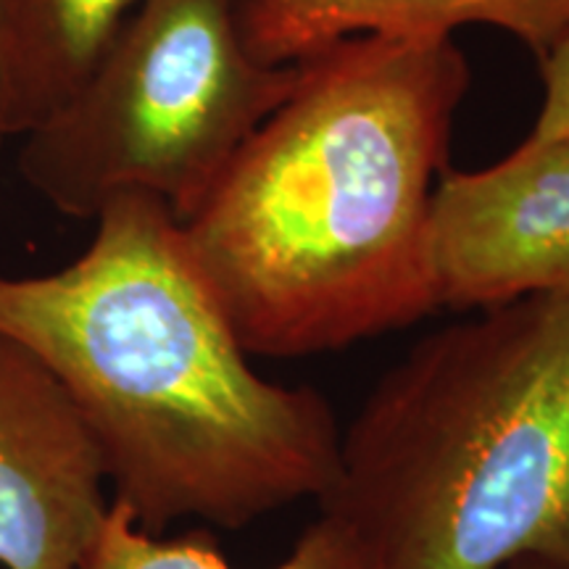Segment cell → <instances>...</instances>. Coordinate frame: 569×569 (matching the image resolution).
Returning <instances> with one entry per match:
<instances>
[{"label": "cell", "instance_id": "obj_1", "mask_svg": "<svg viewBox=\"0 0 569 569\" xmlns=\"http://www.w3.org/2000/svg\"><path fill=\"white\" fill-rule=\"evenodd\" d=\"M467 90L451 38L356 34L301 61L180 222L248 353L338 351L440 309L432 198Z\"/></svg>", "mask_w": 569, "mask_h": 569}, {"label": "cell", "instance_id": "obj_2", "mask_svg": "<svg viewBox=\"0 0 569 569\" xmlns=\"http://www.w3.org/2000/svg\"><path fill=\"white\" fill-rule=\"evenodd\" d=\"M0 332L51 369L111 498L153 536L182 519L243 530L336 480L327 398L256 372L161 198L106 203L59 272L0 274Z\"/></svg>", "mask_w": 569, "mask_h": 569}, {"label": "cell", "instance_id": "obj_3", "mask_svg": "<svg viewBox=\"0 0 569 569\" xmlns=\"http://www.w3.org/2000/svg\"><path fill=\"white\" fill-rule=\"evenodd\" d=\"M319 509L361 569L569 567V298L432 332L340 430Z\"/></svg>", "mask_w": 569, "mask_h": 569}, {"label": "cell", "instance_id": "obj_4", "mask_svg": "<svg viewBox=\"0 0 569 569\" xmlns=\"http://www.w3.org/2000/svg\"><path fill=\"white\" fill-rule=\"evenodd\" d=\"M298 77L301 61L248 53L238 0H142L82 90L19 138V174L63 217L148 193L184 222Z\"/></svg>", "mask_w": 569, "mask_h": 569}, {"label": "cell", "instance_id": "obj_5", "mask_svg": "<svg viewBox=\"0 0 569 569\" xmlns=\"http://www.w3.org/2000/svg\"><path fill=\"white\" fill-rule=\"evenodd\" d=\"M432 269L440 309L569 298V140H525L493 167L440 177Z\"/></svg>", "mask_w": 569, "mask_h": 569}, {"label": "cell", "instance_id": "obj_6", "mask_svg": "<svg viewBox=\"0 0 569 569\" xmlns=\"http://www.w3.org/2000/svg\"><path fill=\"white\" fill-rule=\"evenodd\" d=\"M106 469L51 369L0 332V567L80 569L109 498Z\"/></svg>", "mask_w": 569, "mask_h": 569}, {"label": "cell", "instance_id": "obj_7", "mask_svg": "<svg viewBox=\"0 0 569 569\" xmlns=\"http://www.w3.org/2000/svg\"><path fill=\"white\" fill-rule=\"evenodd\" d=\"M467 24L509 32L540 59L569 24V0H238L240 38L269 67L356 34L451 38Z\"/></svg>", "mask_w": 569, "mask_h": 569}, {"label": "cell", "instance_id": "obj_8", "mask_svg": "<svg viewBox=\"0 0 569 569\" xmlns=\"http://www.w3.org/2000/svg\"><path fill=\"white\" fill-rule=\"evenodd\" d=\"M142 0H0V103L9 140L67 106Z\"/></svg>", "mask_w": 569, "mask_h": 569}, {"label": "cell", "instance_id": "obj_9", "mask_svg": "<svg viewBox=\"0 0 569 569\" xmlns=\"http://www.w3.org/2000/svg\"><path fill=\"white\" fill-rule=\"evenodd\" d=\"M80 569H234L211 540L184 536L161 540L134 522L124 503H109ZM272 569H361L351 532L332 515H319Z\"/></svg>", "mask_w": 569, "mask_h": 569}, {"label": "cell", "instance_id": "obj_10", "mask_svg": "<svg viewBox=\"0 0 569 569\" xmlns=\"http://www.w3.org/2000/svg\"><path fill=\"white\" fill-rule=\"evenodd\" d=\"M538 61L543 77V106L528 142L569 140V24Z\"/></svg>", "mask_w": 569, "mask_h": 569}, {"label": "cell", "instance_id": "obj_11", "mask_svg": "<svg viewBox=\"0 0 569 569\" xmlns=\"http://www.w3.org/2000/svg\"><path fill=\"white\" fill-rule=\"evenodd\" d=\"M503 569H569L567 565H553V561H540V559H522L515 561V565L503 567Z\"/></svg>", "mask_w": 569, "mask_h": 569}, {"label": "cell", "instance_id": "obj_12", "mask_svg": "<svg viewBox=\"0 0 569 569\" xmlns=\"http://www.w3.org/2000/svg\"><path fill=\"white\" fill-rule=\"evenodd\" d=\"M9 146V134H6V124H3V103H0V151Z\"/></svg>", "mask_w": 569, "mask_h": 569}]
</instances>
